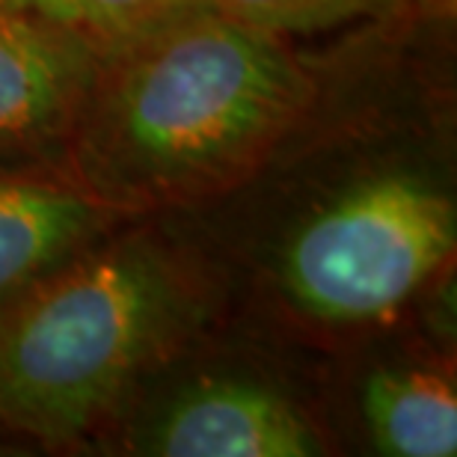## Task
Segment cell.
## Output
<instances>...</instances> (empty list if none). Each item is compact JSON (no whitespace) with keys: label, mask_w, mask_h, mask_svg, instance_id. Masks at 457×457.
Here are the masks:
<instances>
[{"label":"cell","mask_w":457,"mask_h":457,"mask_svg":"<svg viewBox=\"0 0 457 457\" xmlns=\"http://www.w3.org/2000/svg\"><path fill=\"white\" fill-rule=\"evenodd\" d=\"M98 62L78 36L0 0V170L66 172Z\"/></svg>","instance_id":"4"},{"label":"cell","mask_w":457,"mask_h":457,"mask_svg":"<svg viewBox=\"0 0 457 457\" xmlns=\"http://www.w3.org/2000/svg\"><path fill=\"white\" fill-rule=\"evenodd\" d=\"M220 12L270 33L318 30L339 24L345 18L371 12L389 0H205Z\"/></svg>","instance_id":"9"},{"label":"cell","mask_w":457,"mask_h":457,"mask_svg":"<svg viewBox=\"0 0 457 457\" xmlns=\"http://www.w3.org/2000/svg\"><path fill=\"white\" fill-rule=\"evenodd\" d=\"M419 6L436 15H452L454 12V0H419Z\"/></svg>","instance_id":"10"},{"label":"cell","mask_w":457,"mask_h":457,"mask_svg":"<svg viewBox=\"0 0 457 457\" xmlns=\"http://www.w3.org/2000/svg\"><path fill=\"white\" fill-rule=\"evenodd\" d=\"M15 4L78 36L98 57H104L203 0H15Z\"/></svg>","instance_id":"8"},{"label":"cell","mask_w":457,"mask_h":457,"mask_svg":"<svg viewBox=\"0 0 457 457\" xmlns=\"http://www.w3.org/2000/svg\"><path fill=\"white\" fill-rule=\"evenodd\" d=\"M196 318V286L170 250L98 237L0 306V422L42 443L78 440Z\"/></svg>","instance_id":"2"},{"label":"cell","mask_w":457,"mask_h":457,"mask_svg":"<svg viewBox=\"0 0 457 457\" xmlns=\"http://www.w3.org/2000/svg\"><path fill=\"white\" fill-rule=\"evenodd\" d=\"M309 98L279 33L203 0L104 54L66 172L128 214L212 196L255 172Z\"/></svg>","instance_id":"1"},{"label":"cell","mask_w":457,"mask_h":457,"mask_svg":"<svg viewBox=\"0 0 457 457\" xmlns=\"http://www.w3.org/2000/svg\"><path fill=\"white\" fill-rule=\"evenodd\" d=\"M125 214L66 172L0 170V306L111 235Z\"/></svg>","instance_id":"6"},{"label":"cell","mask_w":457,"mask_h":457,"mask_svg":"<svg viewBox=\"0 0 457 457\" xmlns=\"http://www.w3.org/2000/svg\"><path fill=\"white\" fill-rule=\"evenodd\" d=\"M362 416L380 454H457V389L445 369L389 365L371 371L362 389Z\"/></svg>","instance_id":"7"},{"label":"cell","mask_w":457,"mask_h":457,"mask_svg":"<svg viewBox=\"0 0 457 457\" xmlns=\"http://www.w3.org/2000/svg\"><path fill=\"white\" fill-rule=\"evenodd\" d=\"M161 457H312L321 436L277 389L250 380H203L187 386L145 436Z\"/></svg>","instance_id":"5"},{"label":"cell","mask_w":457,"mask_h":457,"mask_svg":"<svg viewBox=\"0 0 457 457\" xmlns=\"http://www.w3.org/2000/svg\"><path fill=\"white\" fill-rule=\"evenodd\" d=\"M452 196L413 172L356 181L306 217L282 255V288L321 324L395 315L454 255Z\"/></svg>","instance_id":"3"}]
</instances>
